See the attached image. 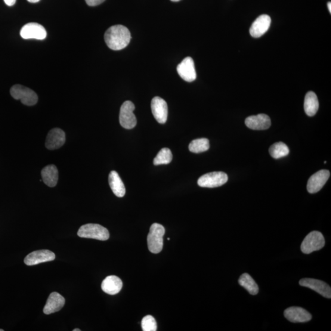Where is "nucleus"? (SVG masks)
I'll return each instance as SVG.
<instances>
[{
    "label": "nucleus",
    "mask_w": 331,
    "mask_h": 331,
    "mask_svg": "<svg viewBox=\"0 0 331 331\" xmlns=\"http://www.w3.org/2000/svg\"><path fill=\"white\" fill-rule=\"evenodd\" d=\"M131 39L129 30L121 25L111 27L104 35L107 46L114 51H120L125 48L130 42Z\"/></svg>",
    "instance_id": "obj_1"
},
{
    "label": "nucleus",
    "mask_w": 331,
    "mask_h": 331,
    "mask_svg": "<svg viewBox=\"0 0 331 331\" xmlns=\"http://www.w3.org/2000/svg\"><path fill=\"white\" fill-rule=\"evenodd\" d=\"M165 229L162 225L153 224L151 226L147 236L148 250L152 253H159L163 247V236Z\"/></svg>",
    "instance_id": "obj_2"
},
{
    "label": "nucleus",
    "mask_w": 331,
    "mask_h": 331,
    "mask_svg": "<svg viewBox=\"0 0 331 331\" xmlns=\"http://www.w3.org/2000/svg\"><path fill=\"white\" fill-rule=\"evenodd\" d=\"M77 235L80 237L88 238L99 240H107L109 238V233L106 228L98 224H86L79 228Z\"/></svg>",
    "instance_id": "obj_3"
},
{
    "label": "nucleus",
    "mask_w": 331,
    "mask_h": 331,
    "mask_svg": "<svg viewBox=\"0 0 331 331\" xmlns=\"http://www.w3.org/2000/svg\"><path fill=\"white\" fill-rule=\"evenodd\" d=\"M10 94L15 100H20L26 106H34L38 103V95L32 89L25 86L19 84L12 86Z\"/></svg>",
    "instance_id": "obj_4"
},
{
    "label": "nucleus",
    "mask_w": 331,
    "mask_h": 331,
    "mask_svg": "<svg viewBox=\"0 0 331 331\" xmlns=\"http://www.w3.org/2000/svg\"><path fill=\"white\" fill-rule=\"evenodd\" d=\"M325 245V240L320 232L314 231L305 237L301 244L302 252L305 254L318 251L323 249Z\"/></svg>",
    "instance_id": "obj_5"
},
{
    "label": "nucleus",
    "mask_w": 331,
    "mask_h": 331,
    "mask_svg": "<svg viewBox=\"0 0 331 331\" xmlns=\"http://www.w3.org/2000/svg\"><path fill=\"white\" fill-rule=\"evenodd\" d=\"M135 109L134 104L130 101H126L120 107L119 120L122 127L130 129L135 128L137 124V120L133 113Z\"/></svg>",
    "instance_id": "obj_6"
},
{
    "label": "nucleus",
    "mask_w": 331,
    "mask_h": 331,
    "mask_svg": "<svg viewBox=\"0 0 331 331\" xmlns=\"http://www.w3.org/2000/svg\"><path fill=\"white\" fill-rule=\"evenodd\" d=\"M228 177L224 172H213L204 174L198 179L197 184L201 187L215 188L227 183Z\"/></svg>",
    "instance_id": "obj_7"
},
{
    "label": "nucleus",
    "mask_w": 331,
    "mask_h": 331,
    "mask_svg": "<svg viewBox=\"0 0 331 331\" xmlns=\"http://www.w3.org/2000/svg\"><path fill=\"white\" fill-rule=\"evenodd\" d=\"M21 38L26 39H45L47 36L45 27L37 23H29L24 26L20 30Z\"/></svg>",
    "instance_id": "obj_8"
},
{
    "label": "nucleus",
    "mask_w": 331,
    "mask_h": 331,
    "mask_svg": "<svg viewBox=\"0 0 331 331\" xmlns=\"http://www.w3.org/2000/svg\"><path fill=\"white\" fill-rule=\"evenodd\" d=\"M330 177V172L327 170H320L312 175L308 179L307 191L310 193H316L321 190Z\"/></svg>",
    "instance_id": "obj_9"
},
{
    "label": "nucleus",
    "mask_w": 331,
    "mask_h": 331,
    "mask_svg": "<svg viewBox=\"0 0 331 331\" xmlns=\"http://www.w3.org/2000/svg\"><path fill=\"white\" fill-rule=\"evenodd\" d=\"M151 109L157 121L161 124L165 123L168 118V104L163 98L154 97L151 102Z\"/></svg>",
    "instance_id": "obj_10"
},
{
    "label": "nucleus",
    "mask_w": 331,
    "mask_h": 331,
    "mask_svg": "<svg viewBox=\"0 0 331 331\" xmlns=\"http://www.w3.org/2000/svg\"><path fill=\"white\" fill-rule=\"evenodd\" d=\"M299 284L302 286L307 287L320 294L324 298H331V289L329 284L324 281L314 279V278H302L299 281Z\"/></svg>",
    "instance_id": "obj_11"
},
{
    "label": "nucleus",
    "mask_w": 331,
    "mask_h": 331,
    "mask_svg": "<svg viewBox=\"0 0 331 331\" xmlns=\"http://www.w3.org/2000/svg\"><path fill=\"white\" fill-rule=\"evenodd\" d=\"M55 258V253L50 250H36L28 255L24 259V262L27 266H34L54 261Z\"/></svg>",
    "instance_id": "obj_12"
},
{
    "label": "nucleus",
    "mask_w": 331,
    "mask_h": 331,
    "mask_svg": "<svg viewBox=\"0 0 331 331\" xmlns=\"http://www.w3.org/2000/svg\"><path fill=\"white\" fill-rule=\"evenodd\" d=\"M179 75L182 79L188 82H193L196 79V73L192 58H185L177 67Z\"/></svg>",
    "instance_id": "obj_13"
},
{
    "label": "nucleus",
    "mask_w": 331,
    "mask_h": 331,
    "mask_svg": "<svg viewBox=\"0 0 331 331\" xmlns=\"http://www.w3.org/2000/svg\"><path fill=\"white\" fill-rule=\"evenodd\" d=\"M66 141L65 133L60 128H54L49 132L46 147L49 150H56L63 146Z\"/></svg>",
    "instance_id": "obj_14"
},
{
    "label": "nucleus",
    "mask_w": 331,
    "mask_h": 331,
    "mask_svg": "<svg viewBox=\"0 0 331 331\" xmlns=\"http://www.w3.org/2000/svg\"><path fill=\"white\" fill-rule=\"evenodd\" d=\"M271 24V18L268 15H260L256 18L250 27V35L253 38H259L268 32Z\"/></svg>",
    "instance_id": "obj_15"
},
{
    "label": "nucleus",
    "mask_w": 331,
    "mask_h": 331,
    "mask_svg": "<svg viewBox=\"0 0 331 331\" xmlns=\"http://www.w3.org/2000/svg\"><path fill=\"white\" fill-rule=\"evenodd\" d=\"M284 316L293 323H305L312 319V315L308 312L299 307L288 308L284 312Z\"/></svg>",
    "instance_id": "obj_16"
},
{
    "label": "nucleus",
    "mask_w": 331,
    "mask_h": 331,
    "mask_svg": "<svg viewBox=\"0 0 331 331\" xmlns=\"http://www.w3.org/2000/svg\"><path fill=\"white\" fill-rule=\"evenodd\" d=\"M245 123L247 127L253 130H265L271 125L270 117L264 114L247 117Z\"/></svg>",
    "instance_id": "obj_17"
},
{
    "label": "nucleus",
    "mask_w": 331,
    "mask_h": 331,
    "mask_svg": "<svg viewBox=\"0 0 331 331\" xmlns=\"http://www.w3.org/2000/svg\"><path fill=\"white\" fill-rule=\"evenodd\" d=\"M65 304V299L59 293H52L49 296L43 312L46 315H50L60 311Z\"/></svg>",
    "instance_id": "obj_18"
},
{
    "label": "nucleus",
    "mask_w": 331,
    "mask_h": 331,
    "mask_svg": "<svg viewBox=\"0 0 331 331\" xmlns=\"http://www.w3.org/2000/svg\"><path fill=\"white\" fill-rule=\"evenodd\" d=\"M123 286L122 281L116 275L108 276L103 281L101 289L108 295H115L121 291Z\"/></svg>",
    "instance_id": "obj_19"
},
{
    "label": "nucleus",
    "mask_w": 331,
    "mask_h": 331,
    "mask_svg": "<svg viewBox=\"0 0 331 331\" xmlns=\"http://www.w3.org/2000/svg\"><path fill=\"white\" fill-rule=\"evenodd\" d=\"M109 183L111 190L116 196L122 197L125 196L126 190L124 184L116 171H113L110 172Z\"/></svg>",
    "instance_id": "obj_20"
},
{
    "label": "nucleus",
    "mask_w": 331,
    "mask_h": 331,
    "mask_svg": "<svg viewBox=\"0 0 331 331\" xmlns=\"http://www.w3.org/2000/svg\"><path fill=\"white\" fill-rule=\"evenodd\" d=\"M43 182L48 187L56 186L58 180V171L57 167L54 165H48L41 171Z\"/></svg>",
    "instance_id": "obj_21"
},
{
    "label": "nucleus",
    "mask_w": 331,
    "mask_h": 331,
    "mask_svg": "<svg viewBox=\"0 0 331 331\" xmlns=\"http://www.w3.org/2000/svg\"><path fill=\"white\" fill-rule=\"evenodd\" d=\"M304 111L309 117L315 115L319 108L317 96L313 92H308L305 95L304 100Z\"/></svg>",
    "instance_id": "obj_22"
},
{
    "label": "nucleus",
    "mask_w": 331,
    "mask_h": 331,
    "mask_svg": "<svg viewBox=\"0 0 331 331\" xmlns=\"http://www.w3.org/2000/svg\"><path fill=\"white\" fill-rule=\"evenodd\" d=\"M239 283L248 291L250 295H257L259 292L258 284H256L253 278L248 274H244L239 278Z\"/></svg>",
    "instance_id": "obj_23"
},
{
    "label": "nucleus",
    "mask_w": 331,
    "mask_h": 331,
    "mask_svg": "<svg viewBox=\"0 0 331 331\" xmlns=\"http://www.w3.org/2000/svg\"><path fill=\"white\" fill-rule=\"evenodd\" d=\"M289 147L285 144L281 142L275 143L269 148V153L275 159L286 157L289 154Z\"/></svg>",
    "instance_id": "obj_24"
},
{
    "label": "nucleus",
    "mask_w": 331,
    "mask_h": 331,
    "mask_svg": "<svg viewBox=\"0 0 331 331\" xmlns=\"http://www.w3.org/2000/svg\"><path fill=\"white\" fill-rule=\"evenodd\" d=\"M210 148L209 141L206 138L197 139L191 142L189 150L191 152L199 153L208 150Z\"/></svg>",
    "instance_id": "obj_25"
},
{
    "label": "nucleus",
    "mask_w": 331,
    "mask_h": 331,
    "mask_svg": "<svg viewBox=\"0 0 331 331\" xmlns=\"http://www.w3.org/2000/svg\"><path fill=\"white\" fill-rule=\"evenodd\" d=\"M172 154L168 148H163L153 160L154 165H168L171 162Z\"/></svg>",
    "instance_id": "obj_26"
},
{
    "label": "nucleus",
    "mask_w": 331,
    "mask_h": 331,
    "mask_svg": "<svg viewBox=\"0 0 331 331\" xmlns=\"http://www.w3.org/2000/svg\"><path fill=\"white\" fill-rule=\"evenodd\" d=\"M141 326L144 331H156L157 330L156 321L151 315H147L142 319Z\"/></svg>",
    "instance_id": "obj_27"
},
{
    "label": "nucleus",
    "mask_w": 331,
    "mask_h": 331,
    "mask_svg": "<svg viewBox=\"0 0 331 331\" xmlns=\"http://www.w3.org/2000/svg\"><path fill=\"white\" fill-rule=\"evenodd\" d=\"M105 0H85L86 4L90 6H95L103 3Z\"/></svg>",
    "instance_id": "obj_28"
},
{
    "label": "nucleus",
    "mask_w": 331,
    "mask_h": 331,
    "mask_svg": "<svg viewBox=\"0 0 331 331\" xmlns=\"http://www.w3.org/2000/svg\"><path fill=\"white\" fill-rule=\"evenodd\" d=\"M5 4L9 6H12L15 5L16 0H4Z\"/></svg>",
    "instance_id": "obj_29"
},
{
    "label": "nucleus",
    "mask_w": 331,
    "mask_h": 331,
    "mask_svg": "<svg viewBox=\"0 0 331 331\" xmlns=\"http://www.w3.org/2000/svg\"><path fill=\"white\" fill-rule=\"evenodd\" d=\"M27 1L30 3H35L39 2L40 0H27Z\"/></svg>",
    "instance_id": "obj_30"
},
{
    "label": "nucleus",
    "mask_w": 331,
    "mask_h": 331,
    "mask_svg": "<svg viewBox=\"0 0 331 331\" xmlns=\"http://www.w3.org/2000/svg\"><path fill=\"white\" fill-rule=\"evenodd\" d=\"M327 8H328V9L330 14L331 13V3L330 2L327 3Z\"/></svg>",
    "instance_id": "obj_31"
},
{
    "label": "nucleus",
    "mask_w": 331,
    "mask_h": 331,
    "mask_svg": "<svg viewBox=\"0 0 331 331\" xmlns=\"http://www.w3.org/2000/svg\"><path fill=\"white\" fill-rule=\"evenodd\" d=\"M171 1L173 2H178L179 1H181V0H171Z\"/></svg>",
    "instance_id": "obj_32"
},
{
    "label": "nucleus",
    "mask_w": 331,
    "mask_h": 331,
    "mask_svg": "<svg viewBox=\"0 0 331 331\" xmlns=\"http://www.w3.org/2000/svg\"><path fill=\"white\" fill-rule=\"evenodd\" d=\"M80 330H80L79 329H75L73 330V331H80Z\"/></svg>",
    "instance_id": "obj_33"
},
{
    "label": "nucleus",
    "mask_w": 331,
    "mask_h": 331,
    "mask_svg": "<svg viewBox=\"0 0 331 331\" xmlns=\"http://www.w3.org/2000/svg\"><path fill=\"white\" fill-rule=\"evenodd\" d=\"M0 331H4L3 329H0Z\"/></svg>",
    "instance_id": "obj_34"
}]
</instances>
